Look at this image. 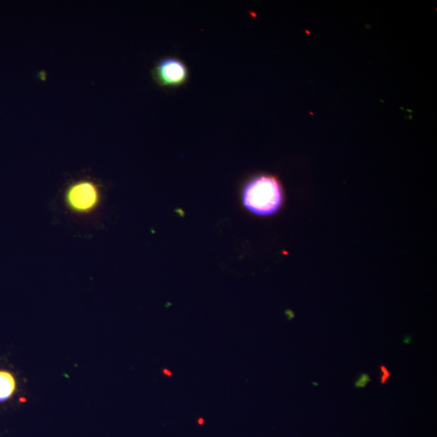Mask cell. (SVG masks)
<instances>
[{"mask_svg": "<svg viewBox=\"0 0 437 437\" xmlns=\"http://www.w3.org/2000/svg\"><path fill=\"white\" fill-rule=\"evenodd\" d=\"M371 381L372 379L370 378V376L367 373H363L355 381L354 385L357 388H366Z\"/></svg>", "mask_w": 437, "mask_h": 437, "instance_id": "cell-5", "label": "cell"}, {"mask_svg": "<svg viewBox=\"0 0 437 437\" xmlns=\"http://www.w3.org/2000/svg\"><path fill=\"white\" fill-rule=\"evenodd\" d=\"M241 200L245 209L255 216H275L284 204L285 194L281 181L273 174H255L243 186Z\"/></svg>", "mask_w": 437, "mask_h": 437, "instance_id": "cell-1", "label": "cell"}, {"mask_svg": "<svg viewBox=\"0 0 437 437\" xmlns=\"http://www.w3.org/2000/svg\"><path fill=\"white\" fill-rule=\"evenodd\" d=\"M199 423H200V424H203L204 423L203 418H200V420H199Z\"/></svg>", "mask_w": 437, "mask_h": 437, "instance_id": "cell-8", "label": "cell"}, {"mask_svg": "<svg viewBox=\"0 0 437 437\" xmlns=\"http://www.w3.org/2000/svg\"><path fill=\"white\" fill-rule=\"evenodd\" d=\"M391 378V373L388 369L384 366L381 364L380 366V383L385 385L386 381Z\"/></svg>", "mask_w": 437, "mask_h": 437, "instance_id": "cell-6", "label": "cell"}, {"mask_svg": "<svg viewBox=\"0 0 437 437\" xmlns=\"http://www.w3.org/2000/svg\"><path fill=\"white\" fill-rule=\"evenodd\" d=\"M164 373H165L166 376H172V373L169 372L168 369H164L163 370Z\"/></svg>", "mask_w": 437, "mask_h": 437, "instance_id": "cell-7", "label": "cell"}, {"mask_svg": "<svg viewBox=\"0 0 437 437\" xmlns=\"http://www.w3.org/2000/svg\"><path fill=\"white\" fill-rule=\"evenodd\" d=\"M14 376L4 370H0V403L9 399L16 391Z\"/></svg>", "mask_w": 437, "mask_h": 437, "instance_id": "cell-4", "label": "cell"}, {"mask_svg": "<svg viewBox=\"0 0 437 437\" xmlns=\"http://www.w3.org/2000/svg\"><path fill=\"white\" fill-rule=\"evenodd\" d=\"M99 190L94 182L82 180L73 184L69 191V202L78 211H88L95 206L99 199Z\"/></svg>", "mask_w": 437, "mask_h": 437, "instance_id": "cell-3", "label": "cell"}, {"mask_svg": "<svg viewBox=\"0 0 437 437\" xmlns=\"http://www.w3.org/2000/svg\"><path fill=\"white\" fill-rule=\"evenodd\" d=\"M151 77L161 88L184 86L190 78V71L184 60L175 56L163 57L151 71Z\"/></svg>", "mask_w": 437, "mask_h": 437, "instance_id": "cell-2", "label": "cell"}]
</instances>
